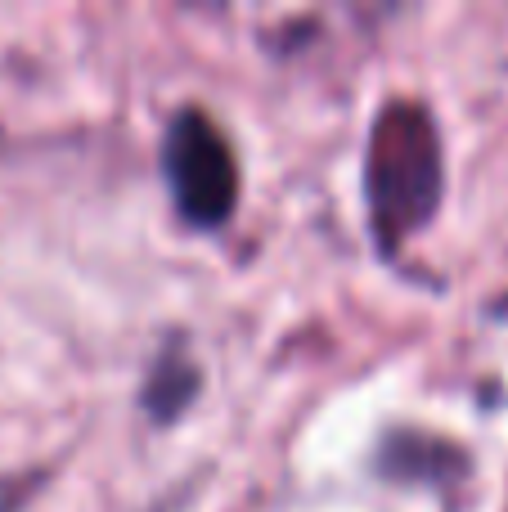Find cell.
<instances>
[{
    "label": "cell",
    "instance_id": "6da1fadb",
    "mask_svg": "<svg viewBox=\"0 0 508 512\" xmlns=\"http://www.w3.org/2000/svg\"><path fill=\"white\" fill-rule=\"evenodd\" d=\"M369 203L378 230L401 239L437 203V135L419 108H387L369 153Z\"/></svg>",
    "mask_w": 508,
    "mask_h": 512
},
{
    "label": "cell",
    "instance_id": "7a4b0ae2",
    "mask_svg": "<svg viewBox=\"0 0 508 512\" xmlns=\"http://www.w3.org/2000/svg\"><path fill=\"white\" fill-rule=\"evenodd\" d=\"M167 171L176 180V198L185 216L194 221H221L239 194V171L225 149V140L212 131L203 113H180L167 140Z\"/></svg>",
    "mask_w": 508,
    "mask_h": 512
}]
</instances>
